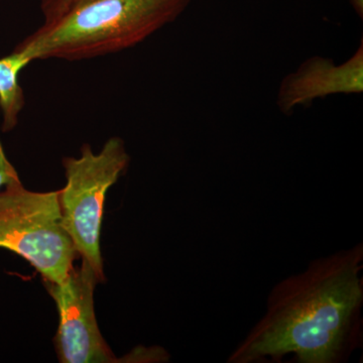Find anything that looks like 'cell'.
Listing matches in <instances>:
<instances>
[{
    "mask_svg": "<svg viewBox=\"0 0 363 363\" xmlns=\"http://www.w3.org/2000/svg\"><path fill=\"white\" fill-rule=\"evenodd\" d=\"M363 245L312 260L272 289L227 362L342 363L362 344Z\"/></svg>",
    "mask_w": 363,
    "mask_h": 363,
    "instance_id": "cell-1",
    "label": "cell"
},
{
    "mask_svg": "<svg viewBox=\"0 0 363 363\" xmlns=\"http://www.w3.org/2000/svg\"><path fill=\"white\" fill-rule=\"evenodd\" d=\"M191 0H82L16 45L30 61H81L130 49L173 23Z\"/></svg>",
    "mask_w": 363,
    "mask_h": 363,
    "instance_id": "cell-2",
    "label": "cell"
},
{
    "mask_svg": "<svg viewBox=\"0 0 363 363\" xmlns=\"http://www.w3.org/2000/svg\"><path fill=\"white\" fill-rule=\"evenodd\" d=\"M59 191L26 190L18 178L0 191V248L28 260L45 281L60 284L77 250L62 223Z\"/></svg>",
    "mask_w": 363,
    "mask_h": 363,
    "instance_id": "cell-3",
    "label": "cell"
},
{
    "mask_svg": "<svg viewBox=\"0 0 363 363\" xmlns=\"http://www.w3.org/2000/svg\"><path fill=\"white\" fill-rule=\"evenodd\" d=\"M130 156L123 140L111 138L101 152L94 154L89 145L81 147L79 157H65L66 186L59 190L62 223L78 255L104 281L100 250L105 198L128 168Z\"/></svg>",
    "mask_w": 363,
    "mask_h": 363,
    "instance_id": "cell-4",
    "label": "cell"
},
{
    "mask_svg": "<svg viewBox=\"0 0 363 363\" xmlns=\"http://www.w3.org/2000/svg\"><path fill=\"white\" fill-rule=\"evenodd\" d=\"M99 281L85 259L80 267H72L62 283L44 279L45 289L58 308L59 328L55 342L60 362H123L112 352L98 327L94 289Z\"/></svg>",
    "mask_w": 363,
    "mask_h": 363,
    "instance_id": "cell-5",
    "label": "cell"
},
{
    "mask_svg": "<svg viewBox=\"0 0 363 363\" xmlns=\"http://www.w3.org/2000/svg\"><path fill=\"white\" fill-rule=\"evenodd\" d=\"M363 91V44L341 65L332 60L315 57L284 79L279 89L278 105L289 113L300 105L334 94H359Z\"/></svg>",
    "mask_w": 363,
    "mask_h": 363,
    "instance_id": "cell-6",
    "label": "cell"
},
{
    "mask_svg": "<svg viewBox=\"0 0 363 363\" xmlns=\"http://www.w3.org/2000/svg\"><path fill=\"white\" fill-rule=\"evenodd\" d=\"M30 63V59L16 49L9 56L0 59V111L4 133H9L18 125L21 112L26 104L25 93L18 78L21 72Z\"/></svg>",
    "mask_w": 363,
    "mask_h": 363,
    "instance_id": "cell-7",
    "label": "cell"
},
{
    "mask_svg": "<svg viewBox=\"0 0 363 363\" xmlns=\"http://www.w3.org/2000/svg\"><path fill=\"white\" fill-rule=\"evenodd\" d=\"M80 1L82 0H40L44 23L56 20Z\"/></svg>",
    "mask_w": 363,
    "mask_h": 363,
    "instance_id": "cell-8",
    "label": "cell"
},
{
    "mask_svg": "<svg viewBox=\"0 0 363 363\" xmlns=\"http://www.w3.org/2000/svg\"><path fill=\"white\" fill-rule=\"evenodd\" d=\"M16 178H18V172L7 159L4 145H2L1 140H0V191L9 182Z\"/></svg>",
    "mask_w": 363,
    "mask_h": 363,
    "instance_id": "cell-9",
    "label": "cell"
},
{
    "mask_svg": "<svg viewBox=\"0 0 363 363\" xmlns=\"http://www.w3.org/2000/svg\"><path fill=\"white\" fill-rule=\"evenodd\" d=\"M360 18H363V0H348Z\"/></svg>",
    "mask_w": 363,
    "mask_h": 363,
    "instance_id": "cell-10",
    "label": "cell"
}]
</instances>
